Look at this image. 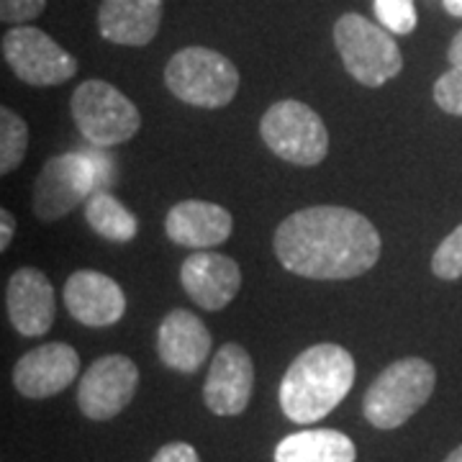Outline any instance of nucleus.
Segmentation results:
<instances>
[{
	"label": "nucleus",
	"mask_w": 462,
	"mask_h": 462,
	"mask_svg": "<svg viewBox=\"0 0 462 462\" xmlns=\"http://www.w3.org/2000/svg\"><path fill=\"white\" fill-rule=\"evenodd\" d=\"M234 218L211 200H180L170 208L165 231L170 242L188 249H211L224 245L231 236Z\"/></svg>",
	"instance_id": "f3484780"
},
{
	"label": "nucleus",
	"mask_w": 462,
	"mask_h": 462,
	"mask_svg": "<svg viewBox=\"0 0 462 462\" xmlns=\"http://www.w3.org/2000/svg\"><path fill=\"white\" fill-rule=\"evenodd\" d=\"M5 309L14 329L23 337H44L54 324L57 303L50 278L36 267H21L5 288Z\"/></svg>",
	"instance_id": "4468645a"
},
{
	"label": "nucleus",
	"mask_w": 462,
	"mask_h": 462,
	"mask_svg": "<svg viewBox=\"0 0 462 462\" xmlns=\"http://www.w3.org/2000/svg\"><path fill=\"white\" fill-rule=\"evenodd\" d=\"M442 5H445V11L449 16L462 18V0H442Z\"/></svg>",
	"instance_id": "c85d7f7f"
},
{
	"label": "nucleus",
	"mask_w": 462,
	"mask_h": 462,
	"mask_svg": "<svg viewBox=\"0 0 462 462\" xmlns=\"http://www.w3.org/2000/svg\"><path fill=\"white\" fill-rule=\"evenodd\" d=\"M447 60H449L452 67H462V32H457V36L452 39L449 51H447Z\"/></svg>",
	"instance_id": "cd10ccee"
},
{
	"label": "nucleus",
	"mask_w": 462,
	"mask_h": 462,
	"mask_svg": "<svg viewBox=\"0 0 462 462\" xmlns=\"http://www.w3.org/2000/svg\"><path fill=\"white\" fill-rule=\"evenodd\" d=\"M29 126L11 108H0V172L11 175L26 157Z\"/></svg>",
	"instance_id": "412c9836"
},
{
	"label": "nucleus",
	"mask_w": 462,
	"mask_h": 462,
	"mask_svg": "<svg viewBox=\"0 0 462 462\" xmlns=\"http://www.w3.org/2000/svg\"><path fill=\"white\" fill-rule=\"evenodd\" d=\"M434 103L449 116H462V67H452L434 83Z\"/></svg>",
	"instance_id": "b1692460"
},
{
	"label": "nucleus",
	"mask_w": 462,
	"mask_h": 462,
	"mask_svg": "<svg viewBox=\"0 0 462 462\" xmlns=\"http://www.w3.org/2000/svg\"><path fill=\"white\" fill-rule=\"evenodd\" d=\"M263 142L273 154L298 167H314L329 154V132L311 106L300 100H278L260 121Z\"/></svg>",
	"instance_id": "0eeeda50"
},
{
	"label": "nucleus",
	"mask_w": 462,
	"mask_h": 462,
	"mask_svg": "<svg viewBox=\"0 0 462 462\" xmlns=\"http://www.w3.org/2000/svg\"><path fill=\"white\" fill-rule=\"evenodd\" d=\"M437 370L421 357H403L388 365L363 398L365 419L375 430H398L421 411L434 393Z\"/></svg>",
	"instance_id": "20e7f679"
},
{
	"label": "nucleus",
	"mask_w": 462,
	"mask_h": 462,
	"mask_svg": "<svg viewBox=\"0 0 462 462\" xmlns=\"http://www.w3.org/2000/svg\"><path fill=\"white\" fill-rule=\"evenodd\" d=\"M72 121L93 147H116L134 139L142 116L132 100L106 80H85L69 98Z\"/></svg>",
	"instance_id": "6e6552de"
},
{
	"label": "nucleus",
	"mask_w": 462,
	"mask_h": 462,
	"mask_svg": "<svg viewBox=\"0 0 462 462\" xmlns=\"http://www.w3.org/2000/svg\"><path fill=\"white\" fill-rule=\"evenodd\" d=\"M180 282L190 300L203 311H221L239 293L242 270L229 254L218 252H193L180 267Z\"/></svg>",
	"instance_id": "ddd939ff"
},
{
	"label": "nucleus",
	"mask_w": 462,
	"mask_h": 462,
	"mask_svg": "<svg viewBox=\"0 0 462 462\" xmlns=\"http://www.w3.org/2000/svg\"><path fill=\"white\" fill-rule=\"evenodd\" d=\"M65 306L85 327H111L126 314L121 285L96 270H78L65 282Z\"/></svg>",
	"instance_id": "2eb2a0df"
},
{
	"label": "nucleus",
	"mask_w": 462,
	"mask_h": 462,
	"mask_svg": "<svg viewBox=\"0 0 462 462\" xmlns=\"http://www.w3.org/2000/svg\"><path fill=\"white\" fill-rule=\"evenodd\" d=\"M285 270L309 281H352L380 260L378 229L345 206H311L291 214L273 236Z\"/></svg>",
	"instance_id": "f257e3e1"
},
{
	"label": "nucleus",
	"mask_w": 462,
	"mask_h": 462,
	"mask_svg": "<svg viewBox=\"0 0 462 462\" xmlns=\"http://www.w3.org/2000/svg\"><path fill=\"white\" fill-rule=\"evenodd\" d=\"M167 90L196 108H224L239 90L236 65L208 47H185L170 57L165 67Z\"/></svg>",
	"instance_id": "39448f33"
},
{
	"label": "nucleus",
	"mask_w": 462,
	"mask_h": 462,
	"mask_svg": "<svg viewBox=\"0 0 462 462\" xmlns=\"http://www.w3.org/2000/svg\"><path fill=\"white\" fill-rule=\"evenodd\" d=\"M211 331L199 316L188 309H175L162 319L157 329V355L160 360L182 375L196 373L211 355Z\"/></svg>",
	"instance_id": "dca6fc26"
},
{
	"label": "nucleus",
	"mask_w": 462,
	"mask_h": 462,
	"mask_svg": "<svg viewBox=\"0 0 462 462\" xmlns=\"http://www.w3.org/2000/svg\"><path fill=\"white\" fill-rule=\"evenodd\" d=\"M254 388V365L249 352L236 342L224 345L211 360L203 383V401L216 416H239L249 406Z\"/></svg>",
	"instance_id": "9b49d317"
},
{
	"label": "nucleus",
	"mask_w": 462,
	"mask_h": 462,
	"mask_svg": "<svg viewBox=\"0 0 462 462\" xmlns=\"http://www.w3.org/2000/svg\"><path fill=\"white\" fill-rule=\"evenodd\" d=\"M162 0H103L98 11L100 36L121 47H147L160 32Z\"/></svg>",
	"instance_id": "a211bd4d"
},
{
	"label": "nucleus",
	"mask_w": 462,
	"mask_h": 462,
	"mask_svg": "<svg viewBox=\"0 0 462 462\" xmlns=\"http://www.w3.org/2000/svg\"><path fill=\"white\" fill-rule=\"evenodd\" d=\"M80 373V355L65 342L33 346L14 367V385L21 396L50 398L72 385Z\"/></svg>",
	"instance_id": "f8f14e48"
},
{
	"label": "nucleus",
	"mask_w": 462,
	"mask_h": 462,
	"mask_svg": "<svg viewBox=\"0 0 462 462\" xmlns=\"http://www.w3.org/2000/svg\"><path fill=\"white\" fill-rule=\"evenodd\" d=\"M85 218L90 224V229L111 239V242H132L139 231L136 216L121 203V200L100 190L96 196H90L85 203Z\"/></svg>",
	"instance_id": "aec40b11"
},
{
	"label": "nucleus",
	"mask_w": 462,
	"mask_h": 462,
	"mask_svg": "<svg viewBox=\"0 0 462 462\" xmlns=\"http://www.w3.org/2000/svg\"><path fill=\"white\" fill-rule=\"evenodd\" d=\"M431 273L442 281H460L462 278V224L449 231L442 245L431 257Z\"/></svg>",
	"instance_id": "5701e85b"
},
{
	"label": "nucleus",
	"mask_w": 462,
	"mask_h": 462,
	"mask_svg": "<svg viewBox=\"0 0 462 462\" xmlns=\"http://www.w3.org/2000/svg\"><path fill=\"white\" fill-rule=\"evenodd\" d=\"M355 385V357L345 346L314 345L303 349L281 380V409L296 424H316L329 416Z\"/></svg>",
	"instance_id": "f03ea898"
},
{
	"label": "nucleus",
	"mask_w": 462,
	"mask_h": 462,
	"mask_svg": "<svg viewBox=\"0 0 462 462\" xmlns=\"http://www.w3.org/2000/svg\"><path fill=\"white\" fill-rule=\"evenodd\" d=\"M3 57L18 80L33 88L62 85L78 72L75 57L62 50L50 33L33 26H16L5 32Z\"/></svg>",
	"instance_id": "1a4fd4ad"
},
{
	"label": "nucleus",
	"mask_w": 462,
	"mask_h": 462,
	"mask_svg": "<svg viewBox=\"0 0 462 462\" xmlns=\"http://www.w3.org/2000/svg\"><path fill=\"white\" fill-rule=\"evenodd\" d=\"M355 442L337 430H303L275 447V462H355Z\"/></svg>",
	"instance_id": "6ab92c4d"
},
{
	"label": "nucleus",
	"mask_w": 462,
	"mask_h": 462,
	"mask_svg": "<svg viewBox=\"0 0 462 462\" xmlns=\"http://www.w3.org/2000/svg\"><path fill=\"white\" fill-rule=\"evenodd\" d=\"M445 462H462V445L457 449H452L449 455H447Z\"/></svg>",
	"instance_id": "c756f323"
},
{
	"label": "nucleus",
	"mask_w": 462,
	"mask_h": 462,
	"mask_svg": "<svg viewBox=\"0 0 462 462\" xmlns=\"http://www.w3.org/2000/svg\"><path fill=\"white\" fill-rule=\"evenodd\" d=\"M47 8V0H0V18L8 26H26Z\"/></svg>",
	"instance_id": "393cba45"
},
{
	"label": "nucleus",
	"mask_w": 462,
	"mask_h": 462,
	"mask_svg": "<svg viewBox=\"0 0 462 462\" xmlns=\"http://www.w3.org/2000/svg\"><path fill=\"white\" fill-rule=\"evenodd\" d=\"M375 16L383 29L398 36L411 33L419 23L413 0H375Z\"/></svg>",
	"instance_id": "4be33fe9"
},
{
	"label": "nucleus",
	"mask_w": 462,
	"mask_h": 462,
	"mask_svg": "<svg viewBox=\"0 0 462 462\" xmlns=\"http://www.w3.org/2000/svg\"><path fill=\"white\" fill-rule=\"evenodd\" d=\"M152 462H200L196 447L188 442H167L165 447L157 449Z\"/></svg>",
	"instance_id": "a878e982"
},
{
	"label": "nucleus",
	"mask_w": 462,
	"mask_h": 462,
	"mask_svg": "<svg viewBox=\"0 0 462 462\" xmlns=\"http://www.w3.org/2000/svg\"><path fill=\"white\" fill-rule=\"evenodd\" d=\"M14 229H16V218L11 211H0V252L11 247V239H14Z\"/></svg>",
	"instance_id": "bb28decb"
},
{
	"label": "nucleus",
	"mask_w": 462,
	"mask_h": 462,
	"mask_svg": "<svg viewBox=\"0 0 462 462\" xmlns=\"http://www.w3.org/2000/svg\"><path fill=\"white\" fill-rule=\"evenodd\" d=\"M334 44L346 72L365 88H380L403 69L393 33L360 14H345L334 23Z\"/></svg>",
	"instance_id": "423d86ee"
},
{
	"label": "nucleus",
	"mask_w": 462,
	"mask_h": 462,
	"mask_svg": "<svg viewBox=\"0 0 462 462\" xmlns=\"http://www.w3.org/2000/svg\"><path fill=\"white\" fill-rule=\"evenodd\" d=\"M114 165L100 152H67L50 157L33 182V214L60 221L111 182Z\"/></svg>",
	"instance_id": "7ed1b4c3"
},
{
	"label": "nucleus",
	"mask_w": 462,
	"mask_h": 462,
	"mask_svg": "<svg viewBox=\"0 0 462 462\" xmlns=\"http://www.w3.org/2000/svg\"><path fill=\"white\" fill-rule=\"evenodd\" d=\"M139 388V367L126 355H106L85 370L78 406L90 421H108L124 411Z\"/></svg>",
	"instance_id": "9d476101"
}]
</instances>
